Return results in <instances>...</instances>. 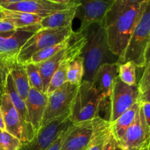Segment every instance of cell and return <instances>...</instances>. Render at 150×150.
Listing matches in <instances>:
<instances>
[{
  "mask_svg": "<svg viewBox=\"0 0 150 150\" xmlns=\"http://www.w3.org/2000/svg\"><path fill=\"white\" fill-rule=\"evenodd\" d=\"M1 99H0V105H1Z\"/></svg>",
  "mask_w": 150,
  "mask_h": 150,
  "instance_id": "obj_41",
  "label": "cell"
},
{
  "mask_svg": "<svg viewBox=\"0 0 150 150\" xmlns=\"http://www.w3.org/2000/svg\"><path fill=\"white\" fill-rule=\"evenodd\" d=\"M114 0H72L77 5L76 17L81 21L79 33L83 31L92 23H103L104 16Z\"/></svg>",
  "mask_w": 150,
  "mask_h": 150,
  "instance_id": "obj_9",
  "label": "cell"
},
{
  "mask_svg": "<svg viewBox=\"0 0 150 150\" xmlns=\"http://www.w3.org/2000/svg\"><path fill=\"white\" fill-rule=\"evenodd\" d=\"M10 75L18 93L25 101L30 89L26 64L16 61L12 67Z\"/></svg>",
  "mask_w": 150,
  "mask_h": 150,
  "instance_id": "obj_21",
  "label": "cell"
},
{
  "mask_svg": "<svg viewBox=\"0 0 150 150\" xmlns=\"http://www.w3.org/2000/svg\"><path fill=\"white\" fill-rule=\"evenodd\" d=\"M16 61V57L0 56V99L4 95L7 76Z\"/></svg>",
  "mask_w": 150,
  "mask_h": 150,
  "instance_id": "obj_26",
  "label": "cell"
},
{
  "mask_svg": "<svg viewBox=\"0 0 150 150\" xmlns=\"http://www.w3.org/2000/svg\"><path fill=\"white\" fill-rule=\"evenodd\" d=\"M29 1V0H0V7L5 5V4H14V3L22 2V1Z\"/></svg>",
  "mask_w": 150,
  "mask_h": 150,
  "instance_id": "obj_35",
  "label": "cell"
},
{
  "mask_svg": "<svg viewBox=\"0 0 150 150\" xmlns=\"http://www.w3.org/2000/svg\"><path fill=\"white\" fill-rule=\"evenodd\" d=\"M139 92L137 84L130 86L122 81L117 76L113 83L110 94L108 114L105 120L114 122L122 114L139 101Z\"/></svg>",
  "mask_w": 150,
  "mask_h": 150,
  "instance_id": "obj_6",
  "label": "cell"
},
{
  "mask_svg": "<svg viewBox=\"0 0 150 150\" xmlns=\"http://www.w3.org/2000/svg\"><path fill=\"white\" fill-rule=\"evenodd\" d=\"M119 74V64H104L97 70L92 83L103 100L109 98L113 83Z\"/></svg>",
  "mask_w": 150,
  "mask_h": 150,
  "instance_id": "obj_16",
  "label": "cell"
},
{
  "mask_svg": "<svg viewBox=\"0 0 150 150\" xmlns=\"http://www.w3.org/2000/svg\"><path fill=\"white\" fill-rule=\"evenodd\" d=\"M40 29V24L32 25L0 35V56L16 57L26 40Z\"/></svg>",
  "mask_w": 150,
  "mask_h": 150,
  "instance_id": "obj_11",
  "label": "cell"
},
{
  "mask_svg": "<svg viewBox=\"0 0 150 150\" xmlns=\"http://www.w3.org/2000/svg\"><path fill=\"white\" fill-rule=\"evenodd\" d=\"M83 59L80 54L69 64L67 71V82L79 86L83 81Z\"/></svg>",
  "mask_w": 150,
  "mask_h": 150,
  "instance_id": "obj_25",
  "label": "cell"
},
{
  "mask_svg": "<svg viewBox=\"0 0 150 150\" xmlns=\"http://www.w3.org/2000/svg\"><path fill=\"white\" fill-rule=\"evenodd\" d=\"M4 19V13H3V10H2V7H0V21L3 20Z\"/></svg>",
  "mask_w": 150,
  "mask_h": 150,
  "instance_id": "obj_39",
  "label": "cell"
},
{
  "mask_svg": "<svg viewBox=\"0 0 150 150\" xmlns=\"http://www.w3.org/2000/svg\"><path fill=\"white\" fill-rule=\"evenodd\" d=\"M103 101L92 82L82 81L79 85L70 108V122L76 124L96 118L99 116Z\"/></svg>",
  "mask_w": 150,
  "mask_h": 150,
  "instance_id": "obj_4",
  "label": "cell"
},
{
  "mask_svg": "<svg viewBox=\"0 0 150 150\" xmlns=\"http://www.w3.org/2000/svg\"><path fill=\"white\" fill-rule=\"evenodd\" d=\"M0 108L2 112L6 131L20 139L22 144L28 142L27 132L21 117L13 106L7 94L4 93L2 96Z\"/></svg>",
  "mask_w": 150,
  "mask_h": 150,
  "instance_id": "obj_12",
  "label": "cell"
},
{
  "mask_svg": "<svg viewBox=\"0 0 150 150\" xmlns=\"http://www.w3.org/2000/svg\"><path fill=\"white\" fill-rule=\"evenodd\" d=\"M110 122L100 116L95 118L93 133L85 150H103L110 130Z\"/></svg>",
  "mask_w": 150,
  "mask_h": 150,
  "instance_id": "obj_20",
  "label": "cell"
},
{
  "mask_svg": "<svg viewBox=\"0 0 150 150\" xmlns=\"http://www.w3.org/2000/svg\"><path fill=\"white\" fill-rule=\"evenodd\" d=\"M118 77L125 83L130 86L137 84L136 83V66L132 62L119 64Z\"/></svg>",
  "mask_w": 150,
  "mask_h": 150,
  "instance_id": "obj_28",
  "label": "cell"
},
{
  "mask_svg": "<svg viewBox=\"0 0 150 150\" xmlns=\"http://www.w3.org/2000/svg\"><path fill=\"white\" fill-rule=\"evenodd\" d=\"M21 144L17 137L6 130L0 131V150H18Z\"/></svg>",
  "mask_w": 150,
  "mask_h": 150,
  "instance_id": "obj_30",
  "label": "cell"
},
{
  "mask_svg": "<svg viewBox=\"0 0 150 150\" xmlns=\"http://www.w3.org/2000/svg\"><path fill=\"white\" fill-rule=\"evenodd\" d=\"M77 5L73 4L71 7L52 13L42 18L40 23L41 29H58L71 27L73 21L76 17Z\"/></svg>",
  "mask_w": 150,
  "mask_h": 150,
  "instance_id": "obj_18",
  "label": "cell"
},
{
  "mask_svg": "<svg viewBox=\"0 0 150 150\" xmlns=\"http://www.w3.org/2000/svg\"><path fill=\"white\" fill-rule=\"evenodd\" d=\"M72 124H73V123H72ZM72 124L70 125H69L68 127H66V128L64 129L61 133H60L59 136L58 137H57V139L54 141V143L52 144V145L50 146L49 149L48 150H60V149H61L62 147V145L63 142H64V139H65V138L67 137V134H68L69 132H70Z\"/></svg>",
  "mask_w": 150,
  "mask_h": 150,
  "instance_id": "obj_32",
  "label": "cell"
},
{
  "mask_svg": "<svg viewBox=\"0 0 150 150\" xmlns=\"http://www.w3.org/2000/svg\"><path fill=\"white\" fill-rule=\"evenodd\" d=\"M48 103L46 94L30 88L25 100L27 115L34 135H36L41 127L42 118Z\"/></svg>",
  "mask_w": 150,
  "mask_h": 150,
  "instance_id": "obj_14",
  "label": "cell"
},
{
  "mask_svg": "<svg viewBox=\"0 0 150 150\" xmlns=\"http://www.w3.org/2000/svg\"><path fill=\"white\" fill-rule=\"evenodd\" d=\"M141 3L114 0L104 16L103 25L108 47L117 57L122 54L128 42L136 24Z\"/></svg>",
  "mask_w": 150,
  "mask_h": 150,
  "instance_id": "obj_1",
  "label": "cell"
},
{
  "mask_svg": "<svg viewBox=\"0 0 150 150\" xmlns=\"http://www.w3.org/2000/svg\"><path fill=\"white\" fill-rule=\"evenodd\" d=\"M95 119L83 122L72 124L70 132L60 150H85L92 138Z\"/></svg>",
  "mask_w": 150,
  "mask_h": 150,
  "instance_id": "obj_15",
  "label": "cell"
},
{
  "mask_svg": "<svg viewBox=\"0 0 150 150\" xmlns=\"http://www.w3.org/2000/svg\"><path fill=\"white\" fill-rule=\"evenodd\" d=\"M142 150H150V149H149V147L144 148V149H142Z\"/></svg>",
  "mask_w": 150,
  "mask_h": 150,
  "instance_id": "obj_40",
  "label": "cell"
},
{
  "mask_svg": "<svg viewBox=\"0 0 150 150\" xmlns=\"http://www.w3.org/2000/svg\"><path fill=\"white\" fill-rule=\"evenodd\" d=\"M144 69V70L140 81L137 83L139 92V103L146 102L150 100V62H147Z\"/></svg>",
  "mask_w": 150,
  "mask_h": 150,
  "instance_id": "obj_27",
  "label": "cell"
},
{
  "mask_svg": "<svg viewBox=\"0 0 150 150\" xmlns=\"http://www.w3.org/2000/svg\"><path fill=\"white\" fill-rule=\"evenodd\" d=\"M4 93L8 95L12 103H13V106L16 108L18 114H20L23 125H24L25 127H26V132H27L28 142H29V141H31L33 139L35 135H34L33 131H32V129L31 127L30 123H29V118H28L27 110H26L25 101L22 99L21 97L18 93L17 90H16V87H15L14 83H13V79H12L10 73L7 76Z\"/></svg>",
  "mask_w": 150,
  "mask_h": 150,
  "instance_id": "obj_17",
  "label": "cell"
},
{
  "mask_svg": "<svg viewBox=\"0 0 150 150\" xmlns=\"http://www.w3.org/2000/svg\"><path fill=\"white\" fill-rule=\"evenodd\" d=\"M49 1L59 3V4H69V3L72 2V0H49Z\"/></svg>",
  "mask_w": 150,
  "mask_h": 150,
  "instance_id": "obj_37",
  "label": "cell"
},
{
  "mask_svg": "<svg viewBox=\"0 0 150 150\" xmlns=\"http://www.w3.org/2000/svg\"><path fill=\"white\" fill-rule=\"evenodd\" d=\"M71 27L40 29L26 40L16 56V61L26 64L35 53L56 45L73 35Z\"/></svg>",
  "mask_w": 150,
  "mask_h": 150,
  "instance_id": "obj_5",
  "label": "cell"
},
{
  "mask_svg": "<svg viewBox=\"0 0 150 150\" xmlns=\"http://www.w3.org/2000/svg\"><path fill=\"white\" fill-rule=\"evenodd\" d=\"M78 87L79 86L66 82L48 95L41 127L57 117L70 111Z\"/></svg>",
  "mask_w": 150,
  "mask_h": 150,
  "instance_id": "obj_7",
  "label": "cell"
},
{
  "mask_svg": "<svg viewBox=\"0 0 150 150\" xmlns=\"http://www.w3.org/2000/svg\"><path fill=\"white\" fill-rule=\"evenodd\" d=\"M72 37H73V35L70 37V38H67L66 40H63L62 42H59V43L47 47V48H44V49L40 50V51H38V52L35 53L26 64H27V63H33V64H39L40 63L43 62L45 60L48 59L51 57L55 55L59 51L67 48L70 45V42H71Z\"/></svg>",
  "mask_w": 150,
  "mask_h": 150,
  "instance_id": "obj_24",
  "label": "cell"
},
{
  "mask_svg": "<svg viewBox=\"0 0 150 150\" xmlns=\"http://www.w3.org/2000/svg\"><path fill=\"white\" fill-rule=\"evenodd\" d=\"M150 48V0L140 4L136 24L128 42L117 63L132 62L136 67L144 68L149 62Z\"/></svg>",
  "mask_w": 150,
  "mask_h": 150,
  "instance_id": "obj_3",
  "label": "cell"
},
{
  "mask_svg": "<svg viewBox=\"0 0 150 150\" xmlns=\"http://www.w3.org/2000/svg\"><path fill=\"white\" fill-rule=\"evenodd\" d=\"M73 4V2L69 4H59L49 0H29L14 4H5L1 7L7 10L32 13L45 18L56 12L68 8Z\"/></svg>",
  "mask_w": 150,
  "mask_h": 150,
  "instance_id": "obj_13",
  "label": "cell"
},
{
  "mask_svg": "<svg viewBox=\"0 0 150 150\" xmlns=\"http://www.w3.org/2000/svg\"><path fill=\"white\" fill-rule=\"evenodd\" d=\"M4 19L12 21L16 29L40 24L42 18L37 15L2 8Z\"/></svg>",
  "mask_w": 150,
  "mask_h": 150,
  "instance_id": "obj_22",
  "label": "cell"
},
{
  "mask_svg": "<svg viewBox=\"0 0 150 150\" xmlns=\"http://www.w3.org/2000/svg\"><path fill=\"white\" fill-rule=\"evenodd\" d=\"M4 130H5V126H4L2 112H1V108H0V131H4Z\"/></svg>",
  "mask_w": 150,
  "mask_h": 150,
  "instance_id": "obj_36",
  "label": "cell"
},
{
  "mask_svg": "<svg viewBox=\"0 0 150 150\" xmlns=\"http://www.w3.org/2000/svg\"><path fill=\"white\" fill-rule=\"evenodd\" d=\"M117 142L122 150H142L149 146L150 126L145 121L141 105L135 121Z\"/></svg>",
  "mask_w": 150,
  "mask_h": 150,
  "instance_id": "obj_10",
  "label": "cell"
},
{
  "mask_svg": "<svg viewBox=\"0 0 150 150\" xmlns=\"http://www.w3.org/2000/svg\"><path fill=\"white\" fill-rule=\"evenodd\" d=\"M139 108H140V103L138 101L125 112L123 113L116 121L110 123L111 133H113L117 141H119L122 137L127 128L135 121L136 115L139 112Z\"/></svg>",
  "mask_w": 150,
  "mask_h": 150,
  "instance_id": "obj_19",
  "label": "cell"
},
{
  "mask_svg": "<svg viewBox=\"0 0 150 150\" xmlns=\"http://www.w3.org/2000/svg\"><path fill=\"white\" fill-rule=\"evenodd\" d=\"M70 114L68 111L41 127L33 139L22 144L18 150H48L60 133L72 124Z\"/></svg>",
  "mask_w": 150,
  "mask_h": 150,
  "instance_id": "obj_8",
  "label": "cell"
},
{
  "mask_svg": "<svg viewBox=\"0 0 150 150\" xmlns=\"http://www.w3.org/2000/svg\"><path fill=\"white\" fill-rule=\"evenodd\" d=\"M103 150H122L120 147L117 139L114 137L113 133L111 131V127L110 130L107 135L106 139H105V144H104Z\"/></svg>",
  "mask_w": 150,
  "mask_h": 150,
  "instance_id": "obj_31",
  "label": "cell"
},
{
  "mask_svg": "<svg viewBox=\"0 0 150 150\" xmlns=\"http://www.w3.org/2000/svg\"><path fill=\"white\" fill-rule=\"evenodd\" d=\"M82 34L86 38L81 54L84 69L82 81L92 82L94 75L101 65L117 63L119 57L114 55L108 47L103 23H92Z\"/></svg>",
  "mask_w": 150,
  "mask_h": 150,
  "instance_id": "obj_2",
  "label": "cell"
},
{
  "mask_svg": "<svg viewBox=\"0 0 150 150\" xmlns=\"http://www.w3.org/2000/svg\"><path fill=\"white\" fill-rule=\"evenodd\" d=\"M16 29V26L10 20L3 19L0 21V35L14 32Z\"/></svg>",
  "mask_w": 150,
  "mask_h": 150,
  "instance_id": "obj_33",
  "label": "cell"
},
{
  "mask_svg": "<svg viewBox=\"0 0 150 150\" xmlns=\"http://www.w3.org/2000/svg\"><path fill=\"white\" fill-rule=\"evenodd\" d=\"M66 48H67L59 51L58 53H57L55 55L51 57V58L38 64L40 71L41 77H42V86H43L42 92L43 93H46L47 89H48V85H49L50 80H51L54 72L56 71V70L58 67L59 64H60L61 61L62 60L63 57H64Z\"/></svg>",
  "mask_w": 150,
  "mask_h": 150,
  "instance_id": "obj_23",
  "label": "cell"
},
{
  "mask_svg": "<svg viewBox=\"0 0 150 150\" xmlns=\"http://www.w3.org/2000/svg\"><path fill=\"white\" fill-rule=\"evenodd\" d=\"M125 1H129V2H136V3H141L142 1H146V0H123Z\"/></svg>",
  "mask_w": 150,
  "mask_h": 150,
  "instance_id": "obj_38",
  "label": "cell"
},
{
  "mask_svg": "<svg viewBox=\"0 0 150 150\" xmlns=\"http://www.w3.org/2000/svg\"><path fill=\"white\" fill-rule=\"evenodd\" d=\"M25 64H26V72H27L30 88H34V89L42 92L43 86H42V77H41L38 64H33V63H27Z\"/></svg>",
  "mask_w": 150,
  "mask_h": 150,
  "instance_id": "obj_29",
  "label": "cell"
},
{
  "mask_svg": "<svg viewBox=\"0 0 150 150\" xmlns=\"http://www.w3.org/2000/svg\"><path fill=\"white\" fill-rule=\"evenodd\" d=\"M140 105L145 121L148 125L150 126V102L146 101V102L140 103Z\"/></svg>",
  "mask_w": 150,
  "mask_h": 150,
  "instance_id": "obj_34",
  "label": "cell"
}]
</instances>
